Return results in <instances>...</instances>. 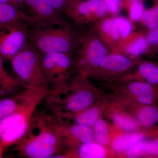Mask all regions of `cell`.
<instances>
[{"instance_id":"6da1fadb","label":"cell","mask_w":158,"mask_h":158,"mask_svg":"<svg viewBox=\"0 0 158 158\" xmlns=\"http://www.w3.org/2000/svg\"><path fill=\"white\" fill-rule=\"evenodd\" d=\"M15 145L24 157L64 158L66 152L58 122L45 113L34 116L30 131Z\"/></svg>"},{"instance_id":"7a4b0ae2","label":"cell","mask_w":158,"mask_h":158,"mask_svg":"<svg viewBox=\"0 0 158 158\" xmlns=\"http://www.w3.org/2000/svg\"><path fill=\"white\" fill-rule=\"evenodd\" d=\"M25 91L21 104L0 122V144L5 148L16 144L30 131L35 110L43 100V95L37 90Z\"/></svg>"},{"instance_id":"3957f363","label":"cell","mask_w":158,"mask_h":158,"mask_svg":"<svg viewBox=\"0 0 158 158\" xmlns=\"http://www.w3.org/2000/svg\"><path fill=\"white\" fill-rule=\"evenodd\" d=\"M78 37L68 25L32 28L29 32V42L41 54H72L76 49Z\"/></svg>"},{"instance_id":"277c9868","label":"cell","mask_w":158,"mask_h":158,"mask_svg":"<svg viewBox=\"0 0 158 158\" xmlns=\"http://www.w3.org/2000/svg\"><path fill=\"white\" fill-rule=\"evenodd\" d=\"M10 62L15 78L25 88L51 90V84L43 68L40 55L30 42Z\"/></svg>"},{"instance_id":"5b68a950","label":"cell","mask_w":158,"mask_h":158,"mask_svg":"<svg viewBox=\"0 0 158 158\" xmlns=\"http://www.w3.org/2000/svg\"><path fill=\"white\" fill-rule=\"evenodd\" d=\"M74 64L79 73L87 77L94 74L108 53V49L93 31L79 36Z\"/></svg>"},{"instance_id":"8992f818","label":"cell","mask_w":158,"mask_h":158,"mask_svg":"<svg viewBox=\"0 0 158 158\" xmlns=\"http://www.w3.org/2000/svg\"><path fill=\"white\" fill-rule=\"evenodd\" d=\"M44 70L52 88L51 91L61 90L69 83L70 71L74 61L72 54L48 52L40 55Z\"/></svg>"},{"instance_id":"52a82bcc","label":"cell","mask_w":158,"mask_h":158,"mask_svg":"<svg viewBox=\"0 0 158 158\" xmlns=\"http://www.w3.org/2000/svg\"><path fill=\"white\" fill-rule=\"evenodd\" d=\"M27 23L19 22L0 26V55L11 60L29 43Z\"/></svg>"},{"instance_id":"ba28073f","label":"cell","mask_w":158,"mask_h":158,"mask_svg":"<svg viewBox=\"0 0 158 158\" xmlns=\"http://www.w3.org/2000/svg\"><path fill=\"white\" fill-rule=\"evenodd\" d=\"M29 14L27 23L32 28L67 25L62 15L48 0H24Z\"/></svg>"},{"instance_id":"9c48e42d","label":"cell","mask_w":158,"mask_h":158,"mask_svg":"<svg viewBox=\"0 0 158 158\" xmlns=\"http://www.w3.org/2000/svg\"><path fill=\"white\" fill-rule=\"evenodd\" d=\"M108 12L104 0H81L69 4L65 13L76 24L84 25L94 23Z\"/></svg>"},{"instance_id":"30bf717a","label":"cell","mask_w":158,"mask_h":158,"mask_svg":"<svg viewBox=\"0 0 158 158\" xmlns=\"http://www.w3.org/2000/svg\"><path fill=\"white\" fill-rule=\"evenodd\" d=\"M135 64V59L116 52L108 53L93 76L110 77L123 74Z\"/></svg>"},{"instance_id":"8fae6325","label":"cell","mask_w":158,"mask_h":158,"mask_svg":"<svg viewBox=\"0 0 158 158\" xmlns=\"http://www.w3.org/2000/svg\"><path fill=\"white\" fill-rule=\"evenodd\" d=\"M92 31L98 36L109 50H117L122 39L113 18L102 19L94 23Z\"/></svg>"},{"instance_id":"7c38bea8","label":"cell","mask_w":158,"mask_h":158,"mask_svg":"<svg viewBox=\"0 0 158 158\" xmlns=\"http://www.w3.org/2000/svg\"><path fill=\"white\" fill-rule=\"evenodd\" d=\"M147 38L141 34L132 33L120 43L116 52L121 53L133 59L144 54L148 48Z\"/></svg>"},{"instance_id":"4fadbf2b","label":"cell","mask_w":158,"mask_h":158,"mask_svg":"<svg viewBox=\"0 0 158 158\" xmlns=\"http://www.w3.org/2000/svg\"><path fill=\"white\" fill-rule=\"evenodd\" d=\"M127 94L134 101L142 102L158 97V89L144 81H135L130 82L126 86Z\"/></svg>"},{"instance_id":"5bb4252c","label":"cell","mask_w":158,"mask_h":158,"mask_svg":"<svg viewBox=\"0 0 158 158\" xmlns=\"http://www.w3.org/2000/svg\"><path fill=\"white\" fill-rule=\"evenodd\" d=\"M147 137L145 133L139 131L119 134L112 139L110 144L113 152L124 154L131 148Z\"/></svg>"},{"instance_id":"9a60e30c","label":"cell","mask_w":158,"mask_h":158,"mask_svg":"<svg viewBox=\"0 0 158 158\" xmlns=\"http://www.w3.org/2000/svg\"><path fill=\"white\" fill-rule=\"evenodd\" d=\"M0 55V100L13 96L26 88L6 70Z\"/></svg>"},{"instance_id":"2e32d148","label":"cell","mask_w":158,"mask_h":158,"mask_svg":"<svg viewBox=\"0 0 158 158\" xmlns=\"http://www.w3.org/2000/svg\"><path fill=\"white\" fill-rule=\"evenodd\" d=\"M135 105L133 116L140 127L148 129L158 123V107L155 105H142L136 102Z\"/></svg>"},{"instance_id":"e0dca14e","label":"cell","mask_w":158,"mask_h":158,"mask_svg":"<svg viewBox=\"0 0 158 158\" xmlns=\"http://www.w3.org/2000/svg\"><path fill=\"white\" fill-rule=\"evenodd\" d=\"M124 154L127 158L158 157V138L146 137L138 142Z\"/></svg>"},{"instance_id":"ac0fdd59","label":"cell","mask_w":158,"mask_h":158,"mask_svg":"<svg viewBox=\"0 0 158 158\" xmlns=\"http://www.w3.org/2000/svg\"><path fill=\"white\" fill-rule=\"evenodd\" d=\"M110 117L116 127L125 132L139 131L140 127L138 122L132 114L116 107L111 110Z\"/></svg>"},{"instance_id":"d6986e66","label":"cell","mask_w":158,"mask_h":158,"mask_svg":"<svg viewBox=\"0 0 158 158\" xmlns=\"http://www.w3.org/2000/svg\"><path fill=\"white\" fill-rule=\"evenodd\" d=\"M104 107L98 103L94 104L80 113L70 116L75 124L83 125L92 127L101 118ZM68 118V119H69Z\"/></svg>"},{"instance_id":"ffe728a7","label":"cell","mask_w":158,"mask_h":158,"mask_svg":"<svg viewBox=\"0 0 158 158\" xmlns=\"http://www.w3.org/2000/svg\"><path fill=\"white\" fill-rule=\"evenodd\" d=\"M25 12L13 5L7 3L0 4V26L23 22L27 23Z\"/></svg>"},{"instance_id":"44dd1931","label":"cell","mask_w":158,"mask_h":158,"mask_svg":"<svg viewBox=\"0 0 158 158\" xmlns=\"http://www.w3.org/2000/svg\"><path fill=\"white\" fill-rule=\"evenodd\" d=\"M106 147L96 141L80 144L74 151L73 156L81 158H104L106 157Z\"/></svg>"},{"instance_id":"7402d4cb","label":"cell","mask_w":158,"mask_h":158,"mask_svg":"<svg viewBox=\"0 0 158 158\" xmlns=\"http://www.w3.org/2000/svg\"><path fill=\"white\" fill-rule=\"evenodd\" d=\"M24 97L25 92L23 90L13 96L0 100V122L16 110L23 101Z\"/></svg>"},{"instance_id":"603a6c76","label":"cell","mask_w":158,"mask_h":158,"mask_svg":"<svg viewBox=\"0 0 158 158\" xmlns=\"http://www.w3.org/2000/svg\"><path fill=\"white\" fill-rule=\"evenodd\" d=\"M92 128L95 141L105 147L110 145L112 138L110 135L109 124L106 122L101 118Z\"/></svg>"},{"instance_id":"cb8c5ba5","label":"cell","mask_w":158,"mask_h":158,"mask_svg":"<svg viewBox=\"0 0 158 158\" xmlns=\"http://www.w3.org/2000/svg\"><path fill=\"white\" fill-rule=\"evenodd\" d=\"M139 75L144 80L154 86L158 85V66L152 62H141L138 66Z\"/></svg>"},{"instance_id":"d4e9b609","label":"cell","mask_w":158,"mask_h":158,"mask_svg":"<svg viewBox=\"0 0 158 158\" xmlns=\"http://www.w3.org/2000/svg\"><path fill=\"white\" fill-rule=\"evenodd\" d=\"M123 5L127 8L130 19L132 22L142 20L144 13L142 0H122Z\"/></svg>"},{"instance_id":"484cf974","label":"cell","mask_w":158,"mask_h":158,"mask_svg":"<svg viewBox=\"0 0 158 158\" xmlns=\"http://www.w3.org/2000/svg\"><path fill=\"white\" fill-rule=\"evenodd\" d=\"M113 19L120 33L122 41L132 34L133 26L131 21L123 16H116Z\"/></svg>"},{"instance_id":"4316f807","label":"cell","mask_w":158,"mask_h":158,"mask_svg":"<svg viewBox=\"0 0 158 158\" xmlns=\"http://www.w3.org/2000/svg\"><path fill=\"white\" fill-rule=\"evenodd\" d=\"M144 25L151 30L158 27V2L147 11H145L142 19Z\"/></svg>"},{"instance_id":"83f0119b","label":"cell","mask_w":158,"mask_h":158,"mask_svg":"<svg viewBox=\"0 0 158 158\" xmlns=\"http://www.w3.org/2000/svg\"><path fill=\"white\" fill-rule=\"evenodd\" d=\"M107 7L108 12L116 15L120 11L123 5L122 0H104Z\"/></svg>"},{"instance_id":"f1b7e54d","label":"cell","mask_w":158,"mask_h":158,"mask_svg":"<svg viewBox=\"0 0 158 158\" xmlns=\"http://www.w3.org/2000/svg\"><path fill=\"white\" fill-rule=\"evenodd\" d=\"M61 13H65L67 6L69 3V0H48Z\"/></svg>"},{"instance_id":"f546056e","label":"cell","mask_w":158,"mask_h":158,"mask_svg":"<svg viewBox=\"0 0 158 158\" xmlns=\"http://www.w3.org/2000/svg\"><path fill=\"white\" fill-rule=\"evenodd\" d=\"M148 44H158V27L156 28L150 30L147 37Z\"/></svg>"},{"instance_id":"4dcf8cb0","label":"cell","mask_w":158,"mask_h":158,"mask_svg":"<svg viewBox=\"0 0 158 158\" xmlns=\"http://www.w3.org/2000/svg\"><path fill=\"white\" fill-rule=\"evenodd\" d=\"M24 0H0L1 3H7L17 7L19 9H20L22 8L24 5Z\"/></svg>"},{"instance_id":"1f68e13d","label":"cell","mask_w":158,"mask_h":158,"mask_svg":"<svg viewBox=\"0 0 158 158\" xmlns=\"http://www.w3.org/2000/svg\"><path fill=\"white\" fill-rule=\"evenodd\" d=\"M5 149V148L0 144V158L2 157L3 152Z\"/></svg>"},{"instance_id":"d6a6232c","label":"cell","mask_w":158,"mask_h":158,"mask_svg":"<svg viewBox=\"0 0 158 158\" xmlns=\"http://www.w3.org/2000/svg\"><path fill=\"white\" fill-rule=\"evenodd\" d=\"M81 1V0H69V3L68 5H69V4H72V3L77 2H79V1Z\"/></svg>"}]
</instances>
